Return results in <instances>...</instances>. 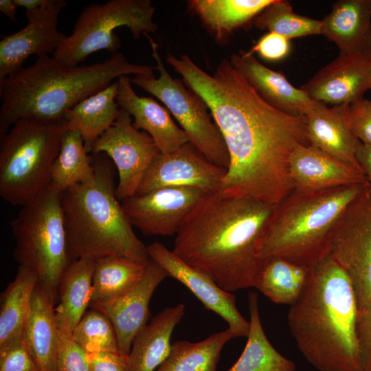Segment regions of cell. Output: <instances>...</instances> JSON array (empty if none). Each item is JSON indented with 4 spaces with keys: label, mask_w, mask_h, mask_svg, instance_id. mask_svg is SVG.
<instances>
[{
    "label": "cell",
    "mask_w": 371,
    "mask_h": 371,
    "mask_svg": "<svg viewBox=\"0 0 371 371\" xmlns=\"http://www.w3.org/2000/svg\"><path fill=\"white\" fill-rule=\"evenodd\" d=\"M94 266L95 260L91 259L71 261L60 280L55 320L58 330L67 335L71 336L89 307Z\"/></svg>",
    "instance_id": "d4e9b609"
},
{
    "label": "cell",
    "mask_w": 371,
    "mask_h": 371,
    "mask_svg": "<svg viewBox=\"0 0 371 371\" xmlns=\"http://www.w3.org/2000/svg\"><path fill=\"white\" fill-rule=\"evenodd\" d=\"M94 175L60 193L67 249L71 261L120 256L146 263L150 256L115 194L113 162L92 153Z\"/></svg>",
    "instance_id": "5b68a950"
},
{
    "label": "cell",
    "mask_w": 371,
    "mask_h": 371,
    "mask_svg": "<svg viewBox=\"0 0 371 371\" xmlns=\"http://www.w3.org/2000/svg\"><path fill=\"white\" fill-rule=\"evenodd\" d=\"M229 60L264 100L286 113L306 116L322 103L293 86L281 73L262 65L249 51L233 53Z\"/></svg>",
    "instance_id": "ffe728a7"
},
{
    "label": "cell",
    "mask_w": 371,
    "mask_h": 371,
    "mask_svg": "<svg viewBox=\"0 0 371 371\" xmlns=\"http://www.w3.org/2000/svg\"><path fill=\"white\" fill-rule=\"evenodd\" d=\"M56 371H89L87 352L71 336L60 331Z\"/></svg>",
    "instance_id": "74e56055"
},
{
    "label": "cell",
    "mask_w": 371,
    "mask_h": 371,
    "mask_svg": "<svg viewBox=\"0 0 371 371\" xmlns=\"http://www.w3.org/2000/svg\"><path fill=\"white\" fill-rule=\"evenodd\" d=\"M155 7L150 0H110L102 4L91 3L82 10L73 32L67 36L53 57L68 66H77L90 54L105 49L115 53L120 47L115 30L122 26L129 29L135 38L154 33Z\"/></svg>",
    "instance_id": "9c48e42d"
},
{
    "label": "cell",
    "mask_w": 371,
    "mask_h": 371,
    "mask_svg": "<svg viewBox=\"0 0 371 371\" xmlns=\"http://www.w3.org/2000/svg\"><path fill=\"white\" fill-rule=\"evenodd\" d=\"M347 105L321 103L306 115L307 139L309 145L361 170L356 157L361 142L347 124Z\"/></svg>",
    "instance_id": "7402d4cb"
},
{
    "label": "cell",
    "mask_w": 371,
    "mask_h": 371,
    "mask_svg": "<svg viewBox=\"0 0 371 371\" xmlns=\"http://www.w3.org/2000/svg\"><path fill=\"white\" fill-rule=\"evenodd\" d=\"M116 102L133 118V125L147 133L162 154L171 153L189 142L186 133L173 120L166 107L150 97L138 95L133 90L130 78L117 79Z\"/></svg>",
    "instance_id": "44dd1931"
},
{
    "label": "cell",
    "mask_w": 371,
    "mask_h": 371,
    "mask_svg": "<svg viewBox=\"0 0 371 371\" xmlns=\"http://www.w3.org/2000/svg\"><path fill=\"white\" fill-rule=\"evenodd\" d=\"M357 337L361 371H371V303L359 312Z\"/></svg>",
    "instance_id": "ab89813d"
},
{
    "label": "cell",
    "mask_w": 371,
    "mask_h": 371,
    "mask_svg": "<svg viewBox=\"0 0 371 371\" xmlns=\"http://www.w3.org/2000/svg\"><path fill=\"white\" fill-rule=\"evenodd\" d=\"M94 175L91 156L88 155L81 134L68 128L64 133L59 153L51 173V184L60 193Z\"/></svg>",
    "instance_id": "836d02e7"
},
{
    "label": "cell",
    "mask_w": 371,
    "mask_h": 371,
    "mask_svg": "<svg viewBox=\"0 0 371 371\" xmlns=\"http://www.w3.org/2000/svg\"><path fill=\"white\" fill-rule=\"evenodd\" d=\"M117 82L84 99L68 109L64 119L69 128L82 135L87 152L91 153L97 139L116 120L120 108L116 102Z\"/></svg>",
    "instance_id": "4316f807"
},
{
    "label": "cell",
    "mask_w": 371,
    "mask_h": 371,
    "mask_svg": "<svg viewBox=\"0 0 371 371\" xmlns=\"http://www.w3.org/2000/svg\"><path fill=\"white\" fill-rule=\"evenodd\" d=\"M248 306L250 319L246 345L238 359L226 371H295L293 361L281 355L267 339L255 292L249 294Z\"/></svg>",
    "instance_id": "f1b7e54d"
},
{
    "label": "cell",
    "mask_w": 371,
    "mask_h": 371,
    "mask_svg": "<svg viewBox=\"0 0 371 371\" xmlns=\"http://www.w3.org/2000/svg\"><path fill=\"white\" fill-rule=\"evenodd\" d=\"M356 157L358 164L366 177L368 185L371 188V146L360 143Z\"/></svg>",
    "instance_id": "7bdbcfd3"
},
{
    "label": "cell",
    "mask_w": 371,
    "mask_h": 371,
    "mask_svg": "<svg viewBox=\"0 0 371 371\" xmlns=\"http://www.w3.org/2000/svg\"><path fill=\"white\" fill-rule=\"evenodd\" d=\"M322 35L338 47L340 54L371 49V0H340L322 19Z\"/></svg>",
    "instance_id": "603a6c76"
},
{
    "label": "cell",
    "mask_w": 371,
    "mask_h": 371,
    "mask_svg": "<svg viewBox=\"0 0 371 371\" xmlns=\"http://www.w3.org/2000/svg\"><path fill=\"white\" fill-rule=\"evenodd\" d=\"M359 308L352 283L330 255L311 267L306 285L287 314L304 359L319 371H361Z\"/></svg>",
    "instance_id": "3957f363"
},
{
    "label": "cell",
    "mask_w": 371,
    "mask_h": 371,
    "mask_svg": "<svg viewBox=\"0 0 371 371\" xmlns=\"http://www.w3.org/2000/svg\"><path fill=\"white\" fill-rule=\"evenodd\" d=\"M17 7L25 9V13H32L37 11L44 5L47 0H13Z\"/></svg>",
    "instance_id": "ee69618b"
},
{
    "label": "cell",
    "mask_w": 371,
    "mask_h": 371,
    "mask_svg": "<svg viewBox=\"0 0 371 371\" xmlns=\"http://www.w3.org/2000/svg\"><path fill=\"white\" fill-rule=\"evenodd\" d=\"M254 25L289 40L322 33V20L294 12L290 3L283 0H274L254 19Z\"/></svg>",
    "instance_id": "e575fe53"
},
{
    "label": "cell",
    "mask_w": 371,
    "mask_h": 371,
    "mask_svg": "<svg viewBox=\"0 0 371 371\" xmlns=\"http://www.w3.org/2000/svg\"><path fill=\"white\" fill-rule=\"evenodd\" d=\"M167 277L166 271L150 258L143 277L131 289L114 300L90 307L101 311L111 320L122 352L129 354L133 339L147 324L152 295Z\"/></svg>",
    "instance_id": "ac0fdd59"
},
{
    "label": "cell",
    "mask_w": 371,
    "mask_h": 371,
    "mask_svg": "<svg viewBox=\"0 0 371 371\" xmlns=\"http://www.w3.org/2000/svg\"><path fill=\"white\" fill-rule=\"evenodd\" d=\"M155 67L133 64L121 52L89 65L68 66L49 55L37 57L0 82V137L18 120L54 122L122 76L153 74Z\"/></svg>",
    "instance_id": "277c9868"
},
{
    "label": "cell",
    "mask_w": 371,
    "mask_h": 371,
    "mask_svg": "<svg viewBox=\"0 0 371 371\" xmlns=\"http://www.w3.org/2000/svg\"><path fill=\"white\" fill-rule=\"evenodd\" d=\"M328 255L349 278L359 312L362 311L371 303V188L368 183L334 227Z\"/></svg>",
    "instance_id": "8fae6325"
},
{
    "label": "cell",
    "mask_w": 371,
    "mask_h": 371,
    "mask_svg": "<svg viewBox=\"0 0 371 371\" xmlns=\"http://www.w3.org/2000/svg\"><path fill=\"white\" fill-rule=\"evenodd\" d=\"M345 117L354 136L361 143L371 146V101L363 98L348 104Z\"/></svg>",
    "instance_id": "f35d334b"
},
{
    "label": "cell",
    "mask_w": 371,
    "mask_h": 371,
    "mask_svg": "<svg viewBox=\"0 0 371 371\" xmlns=\"http://www.w3.org/2000/svg\"><path fill=\"white\" fill-rule=\"evenodd\" d=\"M366 184L293 191L274 206L259 242V258H281L309 267L317 264L328 255L340 217Z\"/></svg>",
    "instance_id": "8992f818"
},
{
    "label": "cell",
    "mask_w": 371,
    "mask_h": 371,
    "mask_svg": "<svg viewBox=\"0 0 371 371\" xmlns=\"http://www.w3.org/2000/svg\"><path fill=\"white\" fill-rule=\"evenodd\" d=\"M289 41L277 33L268 32L258 39L249 52H256L266 60H280L290 52Z\"/></svg>",
    "instance_id": "60d3db41"
},
{
    "label": "cell",
    "mask_w": 371,
    "mask_h": 371,
    "mask_svg": "<svg viewBox=\"0 0 371 371\" xmlns=\"http://www.w3.org/2000/svg\"><path fill=\"white\" fill-rule=\"evenodd\" d=\"M71 337L87 353L120 351L112 322L103 313L95 308L86 311Z\"/></svg>",
    "instance_id": "d590c367"
},
{
    "label": "cell",
    "mask_w": 371,
    "mask_h": 371,
    "mask_svg": "<svg viewBox=\"0 0 371 371\" xmlns=\"http://www.w3.org/2000/svg\"><path fill=\"white\" fill-rule=\"evenodd\" d=\"M183 304L167 307L136 335L128 354V371H155L168 357L170 339L185 314Z\"/></svg>",
    "instance_id": "cb8c5ba5"
},
{
    "label": "cell",
    "mask_w": 371,
    "mask_h": 371,
    "mask_svg": "<svg viewBox=\"0 0 371 371\" xmlns=\"http://www.w3.org/2000/svg\"><path fill=\"white\" fill-rule=\"evenodd\" d=\"M63 119L44 122L24 118L0 137V196L23 206L51 183V173L65 132Z\"/></svg>",
    "instance_id": "52a82bcc"
},
{
    "label": "cell",
    "mask_w": 371,
    "mask_h": 371,
    "mask_svg": "<svg viewBox=\"0 0 371 371\" xmlns=\"http://www.w3.org/2000/svg\"><path fill=\"white\" fill-rule=\"evenodd\" d=\"M65 0H47L37 11L25 13L27 24L19 31L2 37L0 41V82L23 68L32 55L37 57L54 53L66 35L57 28Z\"/></svg>",
    "instance_id": "9a60e30c"
},
{
    "label": "cell",
    "mask_w": 371,
    "mask_h": 371,
    "mask_svg": "<svg viewBox=\"0 0 371 371\" xmlns=\"http://www.w3.org/2000/svg\"><path fill=\"white\" fill-rule=\"evenodd\" d=\"M186 85L205 102L224 139L229 165L218 190L276 205L293 188L289 160L309 144L306 116L286 113L264 100L227 58L212 75L186 54L166 58Z\"/></svg>",
    "instance_id": "6da1fadb"
},
{
    "label": "cell",
    "mask_w": 371,
    "mask_h": 371,
    "mask_svg": "<svg viewBox=\"0 0 371 371\" xmlns=\"http://www.w3.org/2000/svg\"><path fill=\"white\" fill-rule=\"evenodd\" d=\"M311 267L281 258L265 260L254 287L271 302L292 305L303 292Z\"/></svg>",
    "instance_id": "1f68e13d"
},
{
    "label": "cell",
    "mask_w": 371,
    "mask_h": 371,
    "mask_svg": "<svg viewBox=\"0 0 371 371\" xmlns=\"http://www.w3.org/2000/svg\"><path fill=\"white\" fill-rule=\"evenodd\" d=\"M151 259L172 277L186 286L203 304L223 318L235 337H247L249 321L237 308L236 296L221 288L211 278L192 267L163 244L155 242L147 246Z\"/></svg>",
    "instance_id": "2e32d148"
},
{
    "label": "cell",
    "mask_w": 371,
    "mask_h": 371,
    "mask_svg": "<svg viewBox=\"0 0 371 371\" xmlns=\"http://www.w3.org/2000/svg\"><path fill=\"white\" fill-rule=\"evenodd\" d=\"M17 5L14 3L13 0H1L0 1V10L1 12L9 18L12 21L16 22V14Z\"/></svg>",
    "instance_id": "f6af8a7d"
},
{
    "label": "cell",
    "mask_w": 371,
    "mask_h": 371,
    "mask_svg": "<svg viewBox=\"0 0 371 371\" xmlns=\"http://www.w3.org/2000/svg\"><path fill=\"white\" fill-rule=\"evenodd\" d=\"M38 282L34 271L19 266L14 278L1 293L0 346L23 335Z\"/></svg>",
    "instance_id": "83f0119b"
},
{
    "label": "cell",
    "mask_w": 371,
    "mask_h": 371,
    "mask_svg": "<svg viewBox=\"0 0 371 371\" xmlns=\"http://www.w3.org/2000/svg\"><path fill=\"white\" fill-rule=\"evenodd\" d=\"M21 207L11 223L13 258L19 266L36 273L38 286L55 304L60 280L71 263L60 192L50 183Z\"/></svg>",
    "instance_id": "ba28073f"
},
{
    "label": "cell",
    "mask_w": 371,
    "mask_h": 371,
    "mask_svg": "<svg viewBox=\"0 0 371 371\" xmlns=\"http://www.w3.org/2000/svg\"><path fill=\"white\" fill-rule=\"evenodd\" d=\"M159 76L139 74L130 78L132 84L161 101L186 133L189 142L212 163L225 168L229 155L208 106L198 94L185 86L181 79L173 78L167 71L158 52V45L148 34Z\"/></svg>",
    "instance_id": "30bf717a"
},
{
    "label": "cell",
    "mask_w": 371,
    "mask_h": 371,
    "mask_svg": "<svg viewBox=\"0 0 371 371\" xmlns=\"http://www.w3.org/2000/svg\"><path fill=\"white\" fill-rule=\"evenodd\" d=\"M235 337L229 328L198 341H177L167 359L155 371H216L221 350Z\"/></svg>",
    "instance_id": "d6a6232c"
},
{
    "label": "cell",
    "mask_w": 371,
    "mask_h": 371,
    "mask_svg": "<svg viewBox=\"0 0 371 371\" xmlns=\"http://www.w3.org/2000/svg\"><path fill=\"white\" fill-rule=\"evenodd\" d=\"M207 194L195 188H161L126 199L122 205L131 225L144 235L168 236L177 234Z\"/></svg>",
    "instance_id": "4fadbf2b"
},
{
    "label": "cell",
    "mask_w": 371,
    "mask_h": 371,
    "mask_svg": "<svg viewBox=\"0 0 371 371\" xmlns=\"http://www.w3.org/2000/svg\"><path fill=\"white\" fill-rule=\"evenodd\" d=\"M226 172L227 168L210 161L188 142L171 153H159L135 194L168 187L195 188L213 193L220 190Z\"/></svg>",
    "instance_id": "5bb4252c"
},
{
    "label": "cell",
    "mask_w": 371,
    "mask_h": 371,
    "mask_svg": "<svg viewBox=\"0 0 371 371\" xmlns=\"http://www.w3.org/2000/svg\"><path fill=\"white\" fill-rule=\"evenodd\" d=\"M89 371H128V355L121 351L87 353Z\"/></svg>",
    "instance_id": "b9f144b4"
},
{
    "label": "cell",
    "mask_w": 371,
    "mask_h": 371,
    "mask_svg": "<svg viewBox=\"0 0 371 371\" xmlns=\"http://www.w3.org/2000/svg\"><path fill=\"white\" fill-rule=\"evenodd\" d=\"M54 306L37 284L23 336L41 371H56L59 330Z\"/></svg>",
    "instance_id": "484cf974"
},
{
    "label": "cell",
    "mask_w": 371,
    "mask_h": 371,
    "mask_svg": "<svg viewBox=\"0 0 371 371\" xmlns=\"http://www.w3.org/2000/svg\"><path fill=\"white\" fill-rule=\"evenodd\" d=\"M0 371H41L23 335L0 346Z\"/></svg>",
    "instance_id": "8d00e7d4"
},
{
    "label": "cell",
    "mask_w": 371,
    "mask_h": 371,
    "mask_svg": "<svg viewBox=\"0 0 371 371\" xmlns=\"http://www.w3.org/2000/svg\"><path fill=\"white\" fill-rule=\"evenodd\" d=\"M289 172L293 191L299 192L368 183L361 170L309 144L294 149Z\"/></svg>",
    "instance_id": "d6986e66"
},
{
    "label": "cell",
    "mask_w": 371,
    "mask_h": 371,
    "mask_svg": "<svg viewBox=\"0 0 371 371\" xmlns=\"http://www.w3.org/2000/svg\"><path fill=\"white\" fill-rule=\"evenodd\" d=\"M274 0H192L190 8L217 39L254 19Z\"/></svg>",
    "instance_id": "f546056e"
},
{
    "label": "cell",
    "mask_w": 371,
    "mask_h": 371,
    "mask_svg": "<svg viewBox=\"0 0 371 371\" xmlns=\"http://www.w3.org/2000/svg\"><path fill=\"white\" fill-rule=\"evenodd\" d=\"M145 269L146 263L120 256L95 260L89 307L107 303L126 293L139 282Z\"/></svg>",
    "instance_id": "4dcf8cb0"
},
{
    "label": "cell",
    "mask_w": 371,
    "mask_h": 371,
    "mask_svg": "<svg viewBox=\"0 0 371 371\" xmlns=\"http://www.w3.org/2000/svg\"><path fill=\"white\" fill-rule=\"evenodd\" d=\"M91 153H105L118 173L115 194L119 201L134 196L150 164L161 153L153 138L133 125L132 117L120 109L113 125L95 142Z\"/></svg>",
    "instance_id": "7c38bea8"
},
{
    "label": "cell",
    "mask_w": 371,
    "mask_h": 371,
    "mask_svg": "<svg viewBox=\"0 0 371 371\" xmlns=\"http://www.w3.org/2000/svg\"><path fill=\"white\" fill-rule=\"evenodd\" d=\"M274 206L219 191L207 194L179 229L172 251L226 291L254 287L264 262L259 242Z\"/></svg>",
    "instance_id": "7a4b0ae2"
},
{
    "label": "cell",
    "mask_w": 371,
    "mask_h": 371,
    "mask_svg": "<svg viewBox=\"0 0 371 371\" xmlns=\"http://www.w3.org/2000/svg\"><path fill=\"white\" fill-rule=\"evenodd\" d=\"M323 104H350L371 89V49L339 54L300 87Z\"/></svg>",
    "instance_id": "e0dca14e"
}]
</instances>
